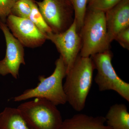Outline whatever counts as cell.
I'll list each match as a JSON object with an SVG mask.
<instances>
[{"label":"cell","mask_w":129,"mask_h":129,"mask_svg":"<svg viewBox=\"0 0 129 129\" xmlns=\"http://www.w3.org/2000/svg\"><path fill=\"white\" fill-rule=\"evenodd\" d=\"M95 69L92 59L79 54L74 63L66 74L63 85L67 102L74 110L83 111L92 85Z\"/></svg>","instance_id":"cell-1"},{"label":"cell","mask_w":129,"mask_h":129,"mask_svg":"<svg viewBox=\"0 0 129 129\" xmlns=\"http://www.w3.org/2000/svg\"><path fill=\"white\" fill-rule=\"evenodd\" d=\"M82 46L80 55L83 57L110 50L105 12L90 8L86 11L79 31Z\"/></svg>","instance_id":"cell-2"},{"label":"cell","mask_w":129,"mask_h":129,"mask_svg":"<svg viewBox=\"0 0 129 129\" xmlns=\"http://www.w3.org/2000/svg\"><path fill=\"white\" fill-rule=\"evenodd\" d=\"M55 68L50 76L39 77V83L35 88L25 90L21 94L13 98L15 102L25 101L32 98H43L57 106L67 103L63 85V80L67 74V68L62 58L56 60Z\"/></svg>","instance_id":"cell-3"},{"label":"cell","mask_w":129,"mask_h":129,"mask_svg":"<svg viewBox=\"0 0 129 129\" xmlns=\"http://www.w3.org/2000/svg\"><path fill=\"white\" fill-rule=\"evenodd\" d=\"M56 106L46 99L35 98L17 108L32 129H59L63 120Z\"/></svg>","instance_id":"cell-4"},{"label":"cell","mask_w":129,"mask_h":129,"mask_svg":"<svg viewBox=\"0 0 129 129\" xmlns=\"http://www.w3.org/2000/svg\"><path fill=\"white\" fill-rule=\"evenodd\" d=\"M113 53L110 50L90 57L97 71L95 83L101 91L112 90L129 102V84L119 77L113 67Z\"/></svg>","instance_id":"cell-5"},{"label":"cell","mask_w":129,"mask_h":129,"mask_svg":"<svg viewBox=\"0 0 129 129\" xmlns=\"http://www.w3.org/2000/svg\"><path fill=\"white\" fill-rule=\"evenodd\" d=\"M36 3L53 33L64 32L73 22L74 13L70 0H42Z\"/></svg>","instance_id":"cell-6"},{"label":"cell","mask_w":129,"mask_h":129,"mask_svg":"<svg viewBox=\"0 0 129 129\" xmlns=\"http://www.w3.org/2000/svg\"><path fill=\"white\" fill-rule=\"evenodd\" d=\"M47 40L55 46L66 68L67 73L73 66L80 52L81 38L76 21L68 29L61 33L53 32L47 35Z\"/></svg>","instance_id":"cell-7"},{"label":"cell","mask_w":129,"mask_h":129,"mask_svg":"<svg viewBox=\"0 0 129 129\" xmlns=\"http://www.w3.org/2000/svg\"><path fill=\"white\" fill-rule=\"evenodd\" d=\"M0 29L4 34L6 45L5 57L0 61V75L10 74L17 79L20 66L25 64L24 47L13 36L6 23L1 20Z\"/></svg>","instance_id":"cell-8"},{"label":"cell","mask_w":129,"mask_h":129,"mask_svg":"<svg viewBox=\"0 0 129 129\" xmlns=\"http://www.w3.org/2000/svg\"><path fill=\"white\" fill-rule=\"evenodd\" d=\"M5 23L13 36L24 47L36 48L47 40L46 35L40 31L29 19L10 14Z\"/></svg>","instance_id":"cell-9"},{"label":"cell","mask_w":129,"mask_h":129,"mask_svg":"<svg viewBox=\"0 0 129 129\" xmlns=\"http://www.w3.org/2000/svg\"><path fill=\"white\" fill-rule=\"evenodd\" d=\"M106 26L111 43L119 32L129 27V0H122L105 12Z\"/></svg>","instance_id":"cell-10"},{"label":"cell","mask_w":129,"mask_h":129,"mask_svg":"<svg viewBox=\"0 0 129 129\" xmlns=\"http://www.w3.org/2000/svg\"><path fill=\"white\" fill-rule=\"evenodd\" d=\"M105 123L103 116L77 114L63 121L59 129H112Z\"/></svg>","instance_id":"cell-11"},{"label":"cell","mask_w":129,"mask_h":129,"mask_svg":"<svg viewBox=\"0 0 129 129\" xmlns=\"http://www.w3.org/2000/svg\"><path fill=\"white\" fill-rule=\"evenodd\" d=\"M105 118L107 125L112 129H129V113L125 104L111 106Z\"/></svg>","instance_id":"cell-12"},{"label":"cell","mask_w":129,"mask_h":129,"mask_svg":"<svg viewBox=\"0 0 129 129\" xmlns=\"http://www.w3.org/2000/svg\"><path fill=\"white\" fill-rule=\"evenodd\" d=\"M0 129H32L18 109L6 107L0 112Z\"/></svg>","instance_id":"cell-13"},{"label":"cell","mask_w":129,"mask_h":129,"mask_svg":"<svg viewBox=\"0 0 129 129\" xmlns=\"http://www.w3.org/2000/svg\"><path fill=\"white\" fill-rule=\"evenodd\" d=\"M34 3L33 0H18L14 3L10 14L18 17L28 18Z\"/></svg>","instance_id":"cell-14"},{"label":"cell","mask_w":129,"mask_h":129,"mask_svg":"<svg viewBox=\"0 0 129 129\" xmlns=\"http://www.w3.org/2000/svg\"><path fill=\"white\" fill-rule=\"evenodd\" d=\"M28 19L43 34L47 35L52 32L50 28L45 21L44 17L35 2L33 5Z\"/></svg>","instance_id":"cell-15"},{"label":"cell","mask_w":129,"mask_h":129,"mask_svg":"<svg viewBox=\"0 0 129 129\" xmlns=\"http://www.w3.org/2000/svg\"><path fill=\"white\" fill-rule=\"evenodd\" d=\"M73 8L74 19L80 31L87 11L88 0H70Z\"/></svg>","instance_id":"cell-16"},{"label":"cell","mask_w":129,"mask_h":129,"mask_svg":"<svg viewBox=\"0 0 129 129\" xmlns=\"http://www.w3.org/2000/svg\"><path fill=\"white\" fill-rule=\"evenodd\" d=\"M122 0H94L90 8L106 12L118 4Z\"/></svg>","instance_id":"cell-17"},{"label":"cell","mask_w":129,"mask_h":129,"mask_svg":"<svg viewBox=\"0 0 129 129\" xmlns=\"http://www.w3.org/2000/svg\"><path fill=\"white\" fill-rule=\"evenodd\" d=\"M15 2L13 0H0V20L6 22Z\"/></svg>","instance_id":"cell-18"},{"label":"cell","mask_w":129,"mask_h":129,"mask_svg":"<svg viewBox=\"0 0 129 129\" xmlns=\"http://www.w3.org/2000/svg\"><path fill=\"white\" fill-rule=\"evenodd\" d=\"M114 40L117 42L124 49L129 50V27L119 32Z\"/></svg>","instance_id":"cell-19"},{"label":"cell","mask_w":129,"mask_h":129,"mask_svg":"<svg viewBox=\"0 0 129 129\" xmlns=\"http://www.w3.org/2000/svg\"><path fill=\"white\" fill-rule=\"evenodd\" d=\"M94 1V0H88V3H89V5H90Z\"/></svg>","instance_id":"cell-20"},{"label":"cell","mask_w":129,"mask_h":129,"mask_svg":"<svg viewBox=\"0 0 129 129\" xmlns=\"http://www.w3.org/2000/svg\"><path fill=\"white\" fill-rule=\"evenodd\" d=\"M13 1H14L16 2L17 1H18V0H13Z\"/></svg>","instance_id":"cell-21"}]
</instances>
